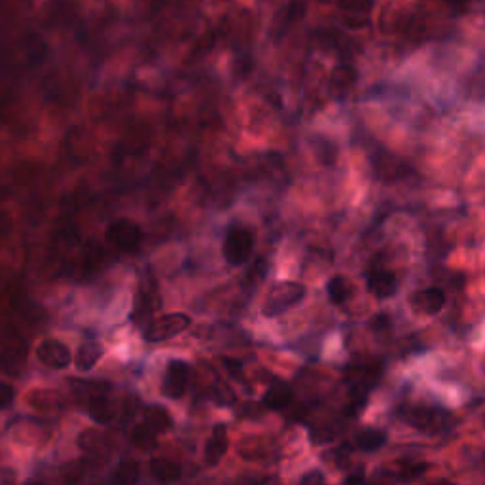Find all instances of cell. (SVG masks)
I'll return each mask as SVG.
<instances>
[{
  "instance_id": "9c48e42d",
  "label": "cell",
  "mask_w": 485,
  "mask_h": 485,
  "mask_svg": "<svg viewBox=\"0 0 485 485\" xmlns=\"http://www.w3.org/2000/svg\"><path fill=\"white\" fill-rule=\"evenodd\" d=\"M228 445H230L228 428H226V425L218 423L213 428V434L207 440V444H205V462H207V467H216L224 459Z\"/></svg>"
},
{
  "instance_id": "d6986e66",
  "label": "cell",
  "mask_w": 485,
  "mask_h": 485,
  "mask_svg": "<svg viewBox=\"0 0 485 485\" xmlns=\"http://www.w3.org/2000/svg\"><path fill=\"white\" fill-rule=\"evenodd\" d=\"M144 421H146L158 434L167 432L171 428V415L167 414V409L161 408V406H150V408H146V411H144Z\"/></svg>"
},
{
  "instance_id": "2e32d148",
  "label": "cell",
  "mask_w": 485,
  "mask_h": 485,
  "mask_svg": "<svg viewBox=\"0 0 485 485\" xmlns=\"http://www.w3.org/2000/svg\"><path fill=\"white\" fill-rule=\"evenodd\" d=\"M326 290H328L330 302L336 303V305H344V303L349 302L351 296H353V284H351L345 277H339V275H336V277H332L330 281H328Z\"/></svg>"
},
{
  "instance_id": "52a82bcc",
  "label": "cell",
  "mask_w": 485,
  "mask_h": 485,
  "mask_svg": "<svg viewBox=\"0 0 485 485\" xmlns=\"http://www.w3.org/2000/svg\"><path fill=\"white\" fill-rule=\"evenodd\" d=\"M36 358L52 370H65L72 362L71 349L59 339H44L36 349Z\"/></svg>"
},
{
  "instance_id": "7c38bea8",
  "label": "cell",
  "mask_w": 485,
  "mask_h": 485,
  "mask_svg": "<svg viewBox=\"0 0 485 485\" xmlns=\"http://www.w3.org/2000/svg\"><path fill=\"white\" fill-rule=\"evenodd\" d=\"M292 398H294V392H292V387H290L288 383H284V381H273V383L267 387L262 404H264L267 409H284L290 402H292Z\"/></svg>"
},
{
  "instance_id": "7402d4cb",
  "label": "cell",
  "mask_w": 485,
  "mask_h": 485,
  "mask_svg": "<svg viewBox=\"0 0 485 485\" xmlns=\"http://www.w3.org/2000/svg\"><path fill=\"white\" fill-rule=\"evenodd\" d=\"M355 82V74L351 71H336L332 78V88L336 93H345L351 88V83Z\"/></svg>"
},
{
  "instance_id": "ba28073f",
  "label": "cell",
  "mask_w": 485,
  "mask_h": 485,
  "mask_svg": "<svg viewBox=\"0 0 485 485\" xmlns=\"http://www.w3.org/2000/svg\"><path fill=\"white\" fill-rule=\"evenodd\" d=\"M411 305L415 311H419L423 315H438L445 305V294L444 290L440 288H425L415 292L411 296Z\"/></svg>"
},
{
  "instance_id": "44dd1931",
  "label": "cell",
  "mask_w": 485,
  "mask_h": 485,
  "mask_svg": "<svg viewBox=\"0 0 485 485\" xmlns=\"http://www.w3.org/2000/svg\"><path fill=\"white\" fill-rule=\"evenodd\" d=\"M78 448L82 451H88V453H93L105 444V434L97 428H86L78 434Z\"/></svg>"
},
{
  "instance_id": "8fae6325",
  "label": "cell",
  "mask_w": 485,
  "mask_h": 485,
  "mask_svg": "<svg viewBox=\"0 0 485 485\" xmlns=\"http://www.w3.org/2000/svg\"><path fill=\"white\" fill-rule=\"evenodd\" d=\"M105 356V347L99 341H83L76 351V356H74V366L80 370V372H91L95 368V364L101 361Z\"/></svg>"
},
{
  "instance_id": "30bf717a",
  "label": "cell",
  "mask_w": 485,
  "mask_h": 485,
  "mask_svg": "<svg viewBox=\"0 0 485 485\" xmlns=\"http://www.w3.org/2000/svg\"><path fill=\"white\" fill-rule=\"evenodd\" d=\"M398 288V279L392 271H387V269H373L370 275H368V290L370 294H373L379 300H385V298H391Z\"/></svg>"
},
{
  "instance_id": "603a6c76",
  "label": "cell",
  "mask_w": 485,
  "mask_h": 485,
  "mask_svg": "<svg viewBox=\"0 0 485 485\" xmlns=\"http://www.w3.org/2000/svg\"><path fill=\"white\" fill-rule=\"evenodd\" d=\"M13 398H16V389L12 385L0 383V409L8 408L13 402Z\"/></svg>"
},
{
  "instance_id": "ffe728a7",
  "label": "cell",
  "mask_w": 485,
  "mask_h": 485,
  "mask_svg": "<svg viewBox=\"0 0 485 485\" xmlns=\"http://www.w3.org/2000/svg\"><path fill=\"white\" fill-rule=\"evenodd\" d=\"M139 478H141V467H139V462L124 461V462H119L118 468L114 470L112 481L114 484L131 485V484H135Z\"/></svg>"
},
{
  "instance_id": "cb8c5ba5",
  "label": "cell",
  "mask_w": 485,
  "mask_h": 485,
  "mask_svg": "<svg viewBox=\"0 0 485 485\" xmlns=\"http://www.w3.org/2000/svg\"><path fill=\"white\" fill-rule=\"evenodd\" d=\"M18 479V472L13 468H0V484H12Z\"/></svg>"
},
{
  "instance_id": "d4e9b609",
  "label": "cell",
  "mask_w": 485,
  "mask_h": 485,
  "mask_svg": "<svg viewBox=\"0 0 485 485\" xmlns=\"http://www.w3.org/2000/svg\"><path fill=\"white\" fill-rule=\"evenodd\" d=\"M313 484V481H325V476L319 472V470H313V472H308L305 476L302 478V484Z\"/></svg>"
},
{
  "instance_id": "9a60e30c",
  "label": "cell",
  "mask_w": 485,
  "mask_h": 485,
  "mask_svg": "<svg viewBox=\"0 0 485 485\" xmlns=\"http://www.w3.org/2000/svg\"><path fill=\"white\" fill-rule=\"evenodd\" d=\"M27 362V351L23 347H8L0 355V370L8 375H19Z\"/></svg>"
},
{
  "instance_id": "5bb4252c",
  "label": "cell",
  "mask_w": 485,
  "mask_h": 485,
  "mask_svg": "<svg viewBox=\"0 0 485 485\" xmlns=\"http://www.w3.org/2000/svg\"><path fill=\"white\" fill-rule=\"evenodd\" d=\"M150 476L158 481H177L182 476V468L178 462L156 457L150 461Z\"/></svg>"
},
{
  "instance_id": "277c9868",
  "label": "cell",
  "mask_w": 485,
  "mask_h": 485,
  "mask_svg": "<svg viewBox=\"0 0 485 485\" xmlns=\"http://www.w3.org/2000/svg\"><path fill=\"white\" fill-rule=\"evenodd\" d=\"M192 319L186 313H169L163 315L160 319L152 320L146 330H144V339L158 344V341H165L171 337L182 334L186 328H189Z\"/></svg>"
},
{
  "instance_id": "6da1fadb",
  "label": "cell",
  "mask_w": 485,
  "mask_h": 485,
  "mask_svg": "<svg viewBox=\"0 0 485 485\" xmlns=\"http://www.w3.org/2000/svg\"><path fill=\"white\" fill-rule=\"evenodd\" d=\"M305 296V286L302 283H292V281H283V283L273 284L264 300L262 313L273 319L281 313H286L296 303H300Z\"/></svg>"
},
{
  "instance_id": "8992f818",
  "label": "cell",
  "mask_w": 485,
  "mask_h": 485,
  "mask_svg": "<svg viewBox=\"0 0 485 485\" xmlns=\"http://www.w3.org/2000/svg\"><path fill=\"white\" fill-rule=\"evenodd\" d=\"M189 366L184 361H171L167 364L161 392L167 398H180L188 389Z\"/></svg>"
},
{
  "instance_id": "484cf974",
  "label": "cell",
  "mask_w": 485,
  "mask_h": 485,
  "mask_svg": "<svg viewBox=\"0 0 485 485\" xmlns=\"http://www.w3.org/2000/svg\"><path fill=\"white\" fill-rule=\"evenodd\" d=\"M344 481L345 484H362V481H364V478H362V476H356L355 474V476H349V478H345Z\"/></svg>"
},
{
  "instance_id": "5b68a950",
  "label": "cell",
  "mask_w": 485,
  "mask_h": 485,
  "mask_svg": "<svg viewBox=\"0 0 485 485\" xmlns=\"http://www.w3.org/2000/svg\"><path fill=\"white\" fill-rule=\"evenodd\" d=\"M107 241L112 245L114 249L122 252H133L141 247L142 231L141 226L135 224L129 218L114 220L107 230Z\"/></svg>"
},
{
  "instance_id": "4fadbf2b",
  "label": "cell",
  "mask_w": 485,
  "mask_h": 485,
  "mask_svg": "<svg viewBox=\"0 0 485 485\" xmlns=\"http://www.w3.org/2000/svg\"><path fill=\"white\" fill-rule=\"evenodd\" d=\"M116 414H118L116 404L107 395H103V392L91 395V398H89V415H91V419L101 423V425H107L116 417Z\"/></svg>"
},
{
  "instance_id": "7a4b0ae2",
  "label": "cell",
  "mask_w": 485,
  "mask_h": 485,
  "mask_svg": "<svg viewBox=\"0 0 485 485\" xmlns=\"http://www.w3.org/2000/svg\"><path fill=\"white\" fill-rule=\"evenodd\" d=\"M252 249H255V235L250 233V230L242 226H233L224 239L222 255L230 266H242L249 262Z\"/></svg>"
},
{
  "instance_id": "ac0fdd59",
  "label": "cell",
  "mask_w": 485,
  "mask_h": 485,
  "mask_svg": "<svg viewBox=\"0 0 485 485\" xmlns=\"http://www.w3.org/2000/svg\"><path fill=\"white\" fill-rule=\"evenodd\" d=\"M355 440L362 451H378L387 444V434L379 428H366L358 432Z\"/></svg>"
},
{
  "instance_id": "e0dca14e",
  "label": "cell",
  "mask_w": 485,
  "mask_h": 485,
  "mask_svg": "<svg viewBox=\"0 0 485 485\" xmlns=\"http://www.w3.org/2000/svg\"><path fill=\"white\" fill-rule=\"evenodd\" d=\"M129 438L131 444L135 445V448H139V450H150V448H154L156 442H158V432H156L146 421H142V423L133 426Z\"/></svg>"
},
{
  "instance_id": "3957f363",
  "label": "cell",
  "mask_w": 485,
  "mask_h": 485,
  "mask_svg": "<svg viewBox=\"0 0 485 485\" xmlns=\"http://www.w3.org/2000/svg\"><path fill=\"white\" fill-rule=\"evenodd\" d=\"M404 419L408 421L409 425L419 428L421 432L426 434H436V432L444 431L448 426V414L442 409L428 408V406H408L400 411Z\"/></svg>"
}]
</instances>
